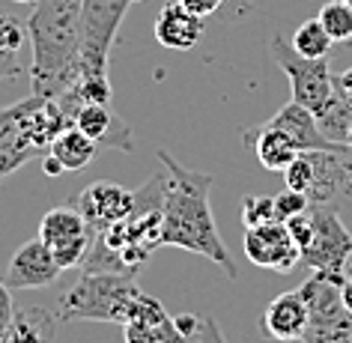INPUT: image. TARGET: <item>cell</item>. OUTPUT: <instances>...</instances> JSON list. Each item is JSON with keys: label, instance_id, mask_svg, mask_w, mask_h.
<instances>
[{"label": "cell", "instance_id": "6da1fadb", "mask_svg": "<svg viewBox=\"0 0 352 343\" xmlns=\"http://www.w3.org/2000/svg\"><path fill=\"white\" fill-rule=\"evenodd\" d=\"M158 162L164 164L167 186H164V221H162V248H182L200 254L224 275L236 280L239 266H236L230 248L218 236L212 206H209V191L215 186V177L197 167L179 164L170 153L158 149Z\"/></svg>", "mask_w": 352, "mask_h": 343}, {"label": "cell", "instance_id": "7a4b0ae2", "mask_svg": "<svg viewBox=\"0 0 352 343\" xmlns=\"http://www.w3.org/2000/svg\"><path fill=\"white\" fill-rule=\"evenodd\" d=\"M81 3L84 0H39L30 12V93L57 102L81 78Z\"/></svg>", "mask_w": 352, "mask_h": 343}, {"label": "cell", "instance_id": "3957f363", "mask_svg": "<svg viewBox=\"0 0 352 343\" xmlns=\"http://www.w3.org/2000/svg\"><path fill=\"white\" fill-rule=\"evenodd\" d=\"M72 120L54 99L30 93L28 99L0 108V179L15 173L30 158H42Z\"/></svg>", "mask_w": 352, "mask_h": 343}, {"label": "cell", "instance_id": "277c9868", "mask_svg": "<svg viewBox=\"0 0 352 343\" xmlns=\"http://www.w3.org/2000/svg\"><path fill=\"white\" fill-rule=\"evenodd\" d=\"M144 289L131 275L117 272H84L81 280L72 284L57 298V320L60 322H113L126 325L138 298Z\"/></svg>", "mask_w": 352, "mask_h": 343}, {"label": "cell", "instance_id": "5b68a950", "mask_svg": "<svg viewBox=\"0 0 352 343\" xmlns=\"http://www.w3.org/2000/svg\"><path fill=\"white\" fill-rule=\"evenodd\" d=\"M343 278L346 272H311L298 287L307 305L302 343H352V313L340 302Z\"/></svg>", "mask_w": 352, "mask_h": 343}, {"label": "cell", "instance_id": "8992f818", "mask_svg": "<svg viewBox=\"0 0 352 343\" xmlns=\"http://www.w3.org/2000/svg\"><path fill=\"white\" fill-rule=\"evenodd\" d=\"M269 51H272V60L284 69V75L293 84V102L305 104L307 111L322 117L331 108V102L338 99V87H334L329 57H302L293 48V42H287L280 33L272 36Z\"/></svg>", "mask_w": 352, "mask_h": 343}, {"label": "cell", "instance_id": "52a82bcc", "mask_svg": "<svg viewBox=\"0 0 352 343\" xmlns=\"http://www.w3.org/2000/svg\"><path fill=\"white\" fill-rule=\"evenodd\" d=\"M131 0H84L81 3V75H108L111 48Z\"/></svg>", "mask_w": 352, "mask_h": 343}, {"label": "cell", "instance_id": "ba28073f", "mask_svg": "<svg viewBox=\"0 0 352 343\" xmlns=\"http://www.w3.org/2000/svg\"><path fill=\"white\" fill-rule=\"evenodd\" d=\"M314 224L311 245L302 251V263L311 272H346V263L352 260V233L340 215L325 203L307 206Z\"/></svg>", "mask_w": 352, "mask_h": 343}, {"label": "cell", "instance_id": "9c48e42d", "mask_svg": "<svg viewBox=\"0 0 352 343\" xmlns=\"http://www.w3.org/2000/svg\"><path fill=\"white\" fill-rule=\"evenodd\" d=\"M39 239L48 245L54 260L60 263V269L66 272L72 266H81L84 254L90 248L93 230H90V224L84 221V215L78 212V206L69 203V206L48 209L39 224Z\"/></svg>", "mask_w": 352, "mask_h": 343}, {"label": "cell", "instance_id": "30bf717a", "mask_svg": "<svg viewBox=\"0 0 352 343\" xmlns=\"http://www.w3.org/2000/svg\"><path fill=\"white\" fill-rule=\"evenodd\" d=\"M245 257L260 269H272L278 275L293 272L302 263V251H298L296 239L289 236L284 221H272L260 227H245V239H242Z\"/></svg>", "mask_w": 352, "mask_h": 343}, {"label": "cell", "instance_id": "8fae6325", "mask_svg": "<svg viewBox=\"0 0 352 343\" xmlns=\"http://www.w3.org/2000/svg\"><path fill=\"white\" fill-rule=\"evenodd\" d=\"M131 203H135V191L122 188L111 179L90 182L75 197L78 212L84 215L90 230H108V227L126 221V215L131 212Z\"/></svg>", "mask_w": 352, "mask_h": 343}, {"label": "cell", "instance_id": "7c38bea8", "mask_svg": "<svg viewBox=\"0 0 352 343\" xmlns=\"http://www.w3.org/2000/svg\"><path fill=\"white\" fill-rule=\"evenodd\" d=\"M60 263L42 239L24 242L6 266L3 284L10 289H45L60 278Z\"/></svg>", "mask_w": 352, "mask_h": 343}, {"label": "cell", "instance_id": "4fadbf2b", "mask_svg": "<svg viewBox=\"0 0 352 343\" xmlns=\"http://www.w3.org/2000/svg\"><path fill=\"white\" fill-rule=\"evenodd\" d=\"M126 343H188V334L176 325L167 307L155 296L140 293L129 322L122 325Z\"/></svg>", "mask_w": 352, "mask_h": 343}, {"label": "cell", "instance_id": "5bb4252c", "mask_svg": "<svg viewBox=\"0 0 352 343\" xmlns=\"http://www.w3.org/2000/svg\"><path fill=\"white\" fill-rule=\"evenodd\" d=\"M307 325V305L302 289H289V293H280L278 298L263 307L260 316V331L263 338L278 340V343H289V340H302Z\"/></svg>", "mask_w": 352, "mask_h": 343}, {"label": "cell", "instance_id": "9a60e30c", "mask_svg": "<svg viewBox=\"0 0 352 343\" xmlns=\"http://www.w3.org/2000/svg\"><path fill=\"white\" fill-rule=\"evenodd\" d=\"M75 126L84 131V135H90L99 149H122V153H129L131 146V129L122 122L120 117H113L108 104H99V102H90V104H81V108L75 111Z\"/></svg>", "mask_w": 352, "mask_h": 343}, {"label": "cell", "instance_id": "2e32d148", "mask_svg": "<svg viewBox=\"0 0 352 343\" xmlns=\"http://www.w3.org/2000/svg\"><path fill=\"white\" fill-rule=\"evenodd\" d=\"M204 21L206 19L188 12L179 0L162 6V10H158V19H155L158 45H164L170 51H191L200 39H204Z\"/></svg>", "mask_w": 352, "mask_h": 343}, {"label": "cell", "instance_id": "e0dca14e", "mask_svg": "<svg viewBox=\"0 0 352 343\" xmlns=\"http://www.w3.org/2000/svg\"><path fill=\"white\" fill-rule=\"evenodd\" d=\"M272 126L284 129L289 137H293V144L302 149V153H307V149H334V146H343V144H334V140H329L322 135L320 122H316V113L307 111L305 104L298 102H289L284 104L275 117L269 120Z\"/></svg>", "mask_w": 352, "mask_h": 343}, {"label": "cell", "instance_id": "ac0fdd59", "mask_svg": "<svg viewBox=\"0 0 352 343\" xmlns=\"http://www.w3.org/2000/svg\"><path fill=\"white\" fill-rule=\"evenodd\" d=\"M245 144L254 149L257 162L266 167V170H284V167L302 153V149L293 144V137H289L284 129L272 126V122L257 126V129H248L245 131Z\"/></svg>", "mask_w": 352, "mask_h": 343}, {"label": "cell", "instance_id": "d6986e66", "mask_svg": "<svg viewBox=\"0 0 352 343\" xmlns=\"http://www.w3.org/2000/svg\"><path fill=\"white\" fill-rule=\"evenodd\" d=\"M57 313L48 307H28V311H15L10 329L3 331L0 343H51L54 340Z\"/></svg>", "mask_w": 352, "mask_h": 343}, {"label": "cell", "instance_id": "ffe728a7", "mask_svg": "<svg viewBox=\"0 0 352 343\" xmlns=\"http://www.w3.org/2000/svg\"><path fill=\"white\" fill-rule=\"evenodd\" d=\"M48 153L54 155L57 162L63 164V170L69 173V170H84L87 164H93V158L99 155L102 149L90 135H84V131L72 122V126H66L54 140H51Z\"/></svg>", "mask_w": 352, "mask_h": 343}, {"label": "cell", "instance_id": "44dd1931", "mask_svg": "<svg viewBox=\"0 0 352 343\" xmlns=\"http://www.w3.org/2000/svg\"><path fill=\"white\" fill-rule=\"evenodd\" d=\"M293 48L298 51L302 57H329L331 48H334V39L329 36V30L322 27L320 19H307L296 27L293 33Z\"/></svg>", "mask_w": 352, "mask_h": 343}, {"label": "cell", "instance_id": "7402d4cb", "mask_svg": "<svg viewBox=\"0 0 352 343\" xmlns=\"http://www.w3.org/2000/svg\"><path fill=\"white\" fill-rule=\"evenodd\" d=\"M316 19L322 21V27L329 30V36L334 42H352V6L346 0H329V3H322Z\"/></svg>", "mask_w": 352, "mask_h": 343}, {"label": "cell", "instance_id": "603a6c76", "mask_svg": "<svg viewBox=\"0 0 352 343\" xmlns=\"http://www.w3.org/2000/svg\"><path fill=\"white\" fill-rule=\"evenodd\" d=\"M280 173H284V186L287 188L302 191V195L307 197V191H311V186H314V162H311V153H298Z\"/></svg>", "mask_w": 352, "mask_h": 343}, {"label": "cell", "instance_id": "cb8c5ba5", "mask_svg": "<svg viewBox=\"0 0 352 343\" xmlns=\"http://www.w3.org/2000/svg\"><path fill=\"white\" fill-rule=\"evenodd\" d=\"M242 221H245V227H260V224L278 221L275 197H263V195L245 197L242 200Z\"/></svg>", "mask_w": 352, "mask_h": 343}, {"label": "cell", "instance_id": "d4e9b609", "mask_svg": "<svg viewBox=\"0 0 352 343\" xmlns=\"http://www.w3.org/2000/svg\"><path fill=\"white\" fill-rule=\"evenodd\" d=\"M307 206H311V200H307L302 191H293V188H287V186H284V191H278V195H275L278 221H287V218H293V215L307 212Z\"/></svg>", "mask_w": 352, "mask_h": 343}, {"label": "cell", "instance_id": "484cf974", "mask_svg": "<svg viewBox=\"0 0 352 343\" xmlns=\"http://www.w3.org/2000/svg\"><path fill=\"white\" fill-rule=\"evenodd\" d=\"M188 343H227V340L212 316H200V322H197L195 334L188 338Z\"/></svg>", "mask_w": 352, "mask_h": 343}, {"label": "cell", "instance_id": "4316f807", "mask_svg": "<svg viewBox=\"0 0 352 343\" xmlns=\"http://www.w3.org/2000/svg\"><path fill=\"white\" fill-rule=\"evenodd\" d=\"M179 3L186 6L188 12L200 15V19H212V15H218V12H221L224 0H179Z\"/></svg>", "mask_w": 352, "mask_h": 343}, {"label": "cell", "instance_id": "83f0119b", "mask_svg": "<svg viewBox=\"0 0 352 343\" xmlns=\"http://www.w3.org/2000/svg\"><path fill=\"white\" fill-rule=\"evenodd\" d=\"M12 316H15V305H12V293H10V287L0 280V338H3V331L10 329V322H12Z\"/></svg>", "mask_w": 352, "mask_h": 343}, {"label": "cell", "instance_id": "f1b7e54d", "mask_svg": "<svg viewBox=\"0 0 352 343\" xmlns=\"http://www.w3.org/2000/svg\"><path fill=\"white\" fill-rule=\"evenodd\" d=\"M248 12H251V0H224L218 15H224V21H239Z\"/></svg>", "mask_w": 352, "mask_h": 343}, {"label": "cell", "instance_id": "f546056e", "mask_svg": "<svg viewBox=\"0 0 352 343\" xmlns=\"http://www.w3.org/2000/svg\"><path fill=\"white\" fill-rule=\"evenodd\" d=\"M334 87H338V93H343L346 99H352V66L343 69L340 75H334Z\"/></svg>", "mask_w": 352, "mask_h": 343}, {"label": "cell", "instance_id": "4dcf8cb0", "mask_svg": "<svg viewBox=\"0 0 352 343\" xmlns=\"http://www.w3.org/2000/svg\"><path fill=\"white\" fill-rule=\"evenodd\" d=\"M173 320H176V325H179V329L191 338V334H195V329H197V322H200V316H195V313H179V316H173Z\"/></svg>", "mask_w": 352, "mask_h": 343}, {"label": "cell", "instance_id": "1f68e13d", "mask_svg": "<svg viewBox=\"0 0 352 343\" xmlns=\"http://www.w3.org/2000/svg\"><path fill=\"white\" fill-rule=\"evenodd\" d=\"M42 170H45L48 177H60V173H66V170H63V164H60V162H57V158L51 155V153L42 155Z\"/></svg>", "mask_w": 352, "mask_h": 343}, {"label": "cell", "instance_id": "d6a6232c", "mask_svg": "<svg viewBox=\"0 0 352 343\" xmlns=\"http://www.w3.org/2000/svg\"><path fill=\"white\" fill-rule=\"evenodd\" d=\"M340 302L352 313V275H346V278L340 280Z\"/></svg>", "mask_w": 352, "mask_h": 343}, {"label": "cell", "instance_id": "836d02e7", "mask_svg": "<svg viewBox=\"0 0 352 343\" xmlns=\"http://www.w3.org/2000/svg\"><path fill=\"white\" fill-rule=\"evenodd\" d=\"M10 78H19V72H15V69H10L3 63V60H0V81H10Z\"/></svg>", "mask_w": 352, "mask_h": 343}, {"label": "cell", "instance_id": "e575fe53", "mask_svg": "<svg viewBox=\"0 0 352 343\" xmlns=\"http://www.w3.org/2000/svg\"><path fill=\"white\" fill-rule=\"evenodd\" d=\"M343 144L352 146V120H349V126H346V137H343Z\"/></svg>", "mask_w": 352, "mask_h": 343}, {"label": "cell", "instance_id": "d590c367", "mask_svg": "<svg viewBox=\"0 0 352 343\" xmlns=\"http://www.w3.org/2000/svg\"><path fill=\"white\" fill-rule=\"evenodd\" d=\"M15 3H39V0H15Z\"/></svg>", "mask_w": 352, "mask_h": 343}, {"label": "cell", "instance_id": "8d00e7d4", "mask_svg": "<svg viewBox=\"0 0 352 343\" xmlns=\"http://www.w3.org/2000/svg\"><path fill=\"white\" fill-rule=\"evenodd\" d=\"M349 200H352V170H349Z\"/></svg>", "mask_w": 352, "mask_h": 343}, {"label": "cell", "instance_id": "74e56055", "mask_svg": "<svg viewBox=\"0 0 352 343\" xmlns=\"http://www.w3.org/2000/svg\"><path fill=\"white\" fill-rule=\"evenodd\" d=\"M346 275H352V260L346 263Z\"/></svg>", "mask_w": 352, "mask_h": 343}, {"label": "cell", "instance_id": "f35d334b", "mask_svg": "<svg viewBox=\"0 0 352 343\" xmlns=\"http://www.w3.org/2000/svg\"><path fill=\"white\" fill-rule=\"evenodd\" d=\"M346 3H349V6H352V0H346Z\"/></svg>", "mask_w": 352, "mask_h": 343}, {"label": "cell", "instance_id": "ab89813d", "mask_svg": "<svg viewBox=\"0 0 352 343\" xmlns=\"http://www.w3.org/2000/svg\"><path fill=\"white\" fill-rule=\"evenodd\" d=\"M131 3H135V0H131Z\"/></svg>", "mask_w": 352, "mask_h": 343}]
</instances>
